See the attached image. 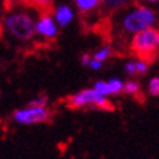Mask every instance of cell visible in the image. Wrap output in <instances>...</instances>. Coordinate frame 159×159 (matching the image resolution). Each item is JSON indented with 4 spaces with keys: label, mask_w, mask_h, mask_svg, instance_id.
I'll return each instance as SVG.
<instances>
[{
    "label": "cell",
    "mask_w": 159,
    "mask_h": 159,
    "mask_svg": "<svg viewBox=\"0 0 159 159\" xmlns=\"http://www.w3.org/2000/svg\"><path fill=\"white\" fill-rule=\"evenodd\" d=\"M90 59H92V56L89 55V53H83V55L80 56V65L82 66H88L89 67V63H90Z\"/></svg>",
    "instance_id": "ffe728a7"
},
{
    "label": "cell",
    "mask_w": 159,
    "mask_h": 159,
    "mask_svg": "<svg viewBox=\"0 0 159 159\" xmlns=\"http://www.w3.org/2000/svg\"><path fill=\"white\" fill-rule=\"evenodd\" d=\"M159 48V30L149 27L136 34H132L130 50L138 56V59L151 62Z\"/></svg>",
    "instance_id": "3957f363"
},
{
    "label": "cell",
    "mask_w": 159,
    "mask_h": 159,
    "mask_svg": "<svg viewBox=\"0 0 159 159\" xmlns=\"http://www.w3.org/2000/svg\"><path fill=\"white\" fill-rule=\"evenodd\" d=\"M109 83V88H111V92L112 95H119V93H122L125 90V83H123L122 79L119 78H112L107 80Z\"/></svg>",
    "instance_id": "8fae6325"
},
{
    "label": "cell",
    "mask_w": 159,
    "mask_h": 159,
    "mask_svg": "<svg viewBox=\"0 0 159 159\" xmlns=\"http://www.w3.org/2000/svg\"><path fill=\"white\" fill-rule=\"evenodd\" d=\"M53 17L56 23L59 25V27H66L73 22L75 11L69 4H59L53 9Z\"/></svg>",
    "instance_id": "52a82bcc"
},
{
    "label": "cell",
    "mask_w": 159,
    "mask_h": 159,
    "mask_svg": "<svg viewBox=\"0 0 159 159\" xmlns=\"http://www.w3.org/2000/svg\"><path fill=\"white\" fill-rule=\"evenodd\" d=\"M6 3H7L10 7H13V6H17V4H25L26 0H6Z\"/></svg>",
    "instance_id": "44dd1931"
},
{
    "label": "cell",
    "mask_w": 159,
    "mask_h": 159,
    "mask_svg": "<svg viewBox=\"0 0 159 159\" xmlns=\"http://www.w3.org/2000/svg\"><path fill=\"white\" fill-rule=\"evenodd\" d=\"M30 106H48L49 105V98L46 95H40V96H36L33 100L29 102Z\"/></svg>",
    "instance_id": "e0dca14e"
},
{
    "label": "cell",
    "mask_w": 159,
    "mask_h": 159,
    "mask_svg": "<svg viewBox=\"0 0 159 159\" xmlns=\"http://www.w3.org/2000/svg\"><path fill=\"white\" fill-rule=\"evenodd\" d=\"M148 90L152 96H159V76H155L149 80Z\"/></svg>",
    "instance_id": "9a60e30c"
},
{
    "label": "cell",
    "mask_w": 159,
    "mask_h": 159,
    "mask_svg": "<svg viewBox=\"0 0 159 159\" xmlns=\"http://www.w3.org/2000/svg\"><path fill=\"white\" fill-rule=\"evenodd\" d=\"M158 30H159V29H158Z\"/></svg>",
    "instance_id": "603a6c76"
},
{
    "label": "cell",
    "mask_w": 159,
    "mask_h": 159,
    "mask_svg": "<svg viewBox=\"0 0 159 159\" xmlns=\"http://www.w3.org/2000/svg\"><path fill=\"white\" fill-rule=\"evenodd\" d=\"M36 20L26 11H9L4 16L3 26L16 40L27 42L36 34Z\"/></svg>",
    "instance_id": "6da1fadb"
},
{
    "label": "cell",
    "mask_w": 159,
    "mask_h": 159,
    "mask_svg": "<svg viewBox=\"0 0 159 159\" xmlns=\"http://www.w3.org/2000/svg\"><path fill=\"white\" fill-rule=\"evenodd\" d=\"M52 116V112L48 106H30L20 107L11 113L13 122L17 125H36V123L48 122Z\"/></svg>",
    "instance_id": "5b68a950"
},
{
    "label": "cell",
    "mask_w": 159,
    "mask_h": 159,
    "mask_svg": "<svg viewBox=\"0 0 159 159\" xmlns=\"http://www.w3.org/2000/svg\"><path fill=\"white\" fill-rule=\"evenodd\" d=\"M59 33V25L56 23L55 17L49 15V11L42 13L36 20V34L46 40H55Z\"/></svg>",
    "instance_id": "8992f818"
},
{
    "label": "cell",
    "mask_w": 159,
    "mask_h": 159,
    "mask_svg": "<svg viewBox=\"0 0 159 159\" xmlns=\"http://www.w3.org/2000/svg\"><path fill=\"white\" fill-rule=\"evenodd\" d=\"M123 69H125L126 75H129V76H135V75H138L136 60H128V62L125 63V66H123Z\"/></svg>",
    "instance_id": "2e32d148"
},
{
    "label": "cell",
    "mask_w": 159,
    "mask_h": 159,
    "mask_svg": "<svg viewBox=\"0 0 159 159\" xmlns=\"http://www.w3.org/2000/svg\"><path fill=\"white\" fill-rule=\"evenodd\" d=\"M26 6L33 7L36 10L46 13V11L53 10V0H26Z\"/></svg>",
    "instance_id": "9c48e42d"
},
{
    "label": "cell",
    "mask_w": 159,
    "mask_h": 159,
    "mask_svg": "<svg viewBox=\"0 0 159 159\" xmlns=\"http://www.w3.org/2000/svg\"><path fill=\"white\" fill-rule=\"evenodd\" d=\"M139 90H141V86H139V83H138L136 80H128V82H125V90H123V92H125L126 95L135 96V95H138V93H139Z\"/></svg>",
    "instance_id": "7c38bea8"
},
{
    "label": "cell",
    "mask_w": 159,
    "mask_h": 159,
    "mask_svg": "<svg viewBox=\"0 0 159 159\" xmlns=\"http://www.w3.org/2000/svg\"><path fill=\"white\" fill-rule=\"evenodd\" d=\"M67 105L73 109H82V107H96V109H112L111 102L107 96H103L98 92L96 89L88 88L80 92L75 93L67 98Z\"/></svg>",
    "instance_id": "277c9868"
},
{
    "label": "cell",
    "mask_w": 159,
    "mask_h": 159,
    "mask_svg": "<svg viewBox=\"0 0 159 159\" xmlns=\"http://www.w3.org/2000/svg\"><path fill=\"white\" fill-rule=\"evenodd\" d=\"M111 55H112V49L109 48V46H105V48L98 49L92 56L96 57V59H99V60H102V62H106V60L111 57Z\"/></svg>",
    "instance_id": "5bb4252c"
},
{
    "label": "cell",
    "mask_w": 159,
    "mask_h": 159,
    "mask_svg": "<svg viewBox=\"0 0 159 159\" xmlns=\"http://www.w3.org/2000/svg\"><path fill=\"white\" fill-rule=\"evenodd\" d=\"M156 23V13L146 6H135L122 19V29L128 34H136Z\"/></svg>",
    "instance_id": "7a4b0ae2"
},
{
    "label": "cell",
    "mask_w": 159,
    "mask_h": 159,
    "mask_svg": "<svg viewBox=\"0 0 159 159\" xmlns=\"http://www.w3.org/2000/svg\"><path fill=\"white\" fill-rule=\"evenodd\" d=\"M132 0H102V7L107 11H115L119 9L125 7L128 3H130Z\"/></svg>",
    "instance_id": "30bf717a"
},
{
    "label": "cell",
    "mask_w": 159,
    "mask_h": 159,
    "mask_svg": "<svg viewBox=\"0 0 159 159\" xmlns=\"http://www.w3.org/2000/svg\"><path fill=\"white\" fill-rule=\"evenodd\" d=\"M136 66H138V75H146V72L149 70V62L143 59L136 60Z\"/></svg>",
    "instance_id": "ac0fdd59"
},
{
    "label": "cell",
    "mask_w": 159,
    "mask_h": 159,
    "mask_svg": "<svg viewBox=\"0 0 159 159\" xmlns=\"http://www.w3.org/2000/svg\"><path fill=\"white\" fill-rule=\"evenodd\" d=\"M102 66H103V62L92 56V59H90V63H89V67H90L92 70H99V69H102Z\"/></svg>",
    "instance_id": "d6986e66"
},
{
    "label": "cell",
    "mask_w": 159,
    "mask_h": 159,
    "mask_svg": "<svg viewBox=\"0 0 159 159\" xmlns=\"http://www.w3.org/2000/svg\"><path fill=\"white\" fill-rule=\"evenodd\" d=\"M146 2H149V3H158L159 0H146Z\"/></svg>",
    "instance_id": "7402d4cb"
},
{
    "label": "cell",
    "mask_w": 159,
    "mask_h": 159,
    "mask_svg": "<svg viewBox=\"0 0 159 159\" xmlns=\"http://www.w3.org/2000/svg\"><path fill=\"white\" fill-rule=\"evenodd\" d=\"M76 7L82 13H92L102 6V0H73Z\"/></svg>",
    "instance_id": "ba28073f"
},
{
    "label": "cell",
    "mask_w": 159,
    "mask_h": 159,
    "mask_svg": "<svg viewBox=\"0 0 159 159\" xmlns=\"http://www.w3.org/2000/svg\"><path fill=\"white\" fill-rule=\"evenodd\" d=\"M93 88L96 89L98 92L100 93V95H103V96H111L112 92H111V88H109V83H107V80H98L95 82V85H93Z\"/></svg>",
    "instance_id": "4fadbf2b"
}]
</instances>
